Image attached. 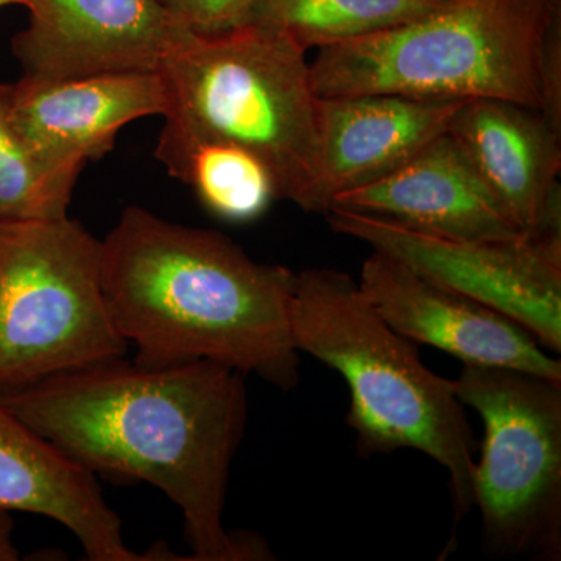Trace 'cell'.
<instances>
[{"instance_id": "obj_19", "label": "cell", "mask_w": 561, "mask_h": 561, "mask_svg": "<svg viewBox=\"0 0 561 561\" xmlns=\"http://www.w3.org/2000/svg\"><path fill=\"white\" fill-rule=\"evenodd\" d=\"M262 0H160L181 25L202 36L224 35L253 22Z\"/></svg>"}, {"instance_id": "obj_18", "label": "cell", "mask_w": 561, "mask_h": 561, "mask_svg": "<svg viewBox=\"0 0 561 561\" xmlns=\"http://www.w3.org/2000/svg\"><path fill=\"white\" fill-rule=\"evenodd\" d=\"M184 183L221 220L243 224L257 219L275 201L265 165L250 151L227 142H206L192 153Z\"/></svg>"}, {"instance_id": "obj_6", "label": "cell", "mask_w": 561, "mask_h": 561, "mask_svg": "<svg viewBox=\"0 0 561 561\" xmlns=\"http://www.w3.org/2000/svg\"><path fill=\"white\" fill-rule=\"evenodd\" d=\"M102 287V241L79 221L0 224V397L121 359Z\"/></svg>"}, {"instance_id": "obj_7", "label": "cell", "mask_w": 561, "mask_h": 561, "mask_svg": "<svg viewBox=\"0 0 561 561\" xmlns=\"http://www.w3.org/2000/svg\"><path fill=\"white\" fill-rule=\"evenodd\" d=\"M485 426L472 497L493 556L561 559V382L465 365L454 381Z\"/></svg>"}, {"instance_id": "obj_5", "label": "cell", "mask_w": 561, "mask_h": 561, "mask_svg": "<svg viewBox=\"0 0 561 561\" xmlns=\"http://www.w3.org/2000/svg\"><path fill=\"white\" fill-rule=\"evenodd\" d=\"M561 0H451L408 24L319 49V98L493 99L541 111L542 55Z\"/></svg>"}, {"instance_id": "obj_4", "label": "cell", "mask_w": 561, "mask_h": 561, "mask_svg": "<svg viewBox=\"0 0 561 561\" xmlns=\"http://www.w3.org/2000/svg\"><path fill=\"white\" fill-rule=\"evenodd\" d=\"M290 328L298 353L348 383L346 424L360 456L415 449L449 472L454 524L445 553L456 551L457 527L474 507L478 442L454 381L421 362L413 342L391 330L348 273H297Z\"/></svg>"}, {"instance_id": "obj_3", "label": "cell", "mask_w": 561, "mask_h": 561, "mask_svg": "<svg viewBox=\"0 0 561 561\" xmlns=\"http://www.w3.org/2000/svg\"><path fill=\"white\" fill-rule=\"evenodd\" d=\"M306 54L257 24L216 36L184 33L158 69L168 111L154 157L169 175L184 181L202 144H234L265 165L276 198L300 206L320 144V98Z\"/></svg>"}, {"instance_id": "obj_21", "label": "cell", "mask_w": 561, "mask_h": 561, "mask_svg": "<svg viewBox=\"0 0 561 561\" xmlns=\"http://www.w3.org/2000/svg\"><path fill=\"white\" fill-rule=\"evenodd\" d=\"M10 5H24V0H0V10Z\"/></svg>"}, {"instance_id": "obj_8", "label": "cell", "mask_w": 561, "mask_h": 561, "mask_svg": "<svg viewBox=\"0 0 561 561\" xmlns=\"http://www.w3.org/2000/svg\"><path fill=\"white\" fill-rule=\"evenodd\" d=\"M327 219L335 232L504 313L542 348L561 353V239L459 241L342 208L328 210Z\"/></svg>"}, {"instance_id": "obj_15", "label": "cell", "mask_w": 561, "mask_h": 561, "mask_svg": "<svg viewBox=\"0 0 561 561\" xmlns=\"http://www.w3.org/2000/svg\"><path fill=\"white\" fill-rule=\"evenodd\" d=\"M0 508L35 513L72 531L91 561H144L122 537L98 476L55 448L0 400Z\"/></svg>"}, {"instance_id": "obj_12", "label": "cell", "mask_w": 561, "mask_h": 561, "mask_svg": "<svg viewBox=\"0 0 561 561\" xmlns=\"http://www.w3.org/2000/svg\"><path fill=\"white\" fill-rule=\"evenodd\" d=\"M168 94L160 72L103 73L49 80L22 76L10 84V114L44 161L83 171L113 150L125 125L164 116Z\"/></svg>"}, {"instance_id": "obj_1", "label": "cell", "mask_w": 561, "mask_h": 561, "mask_svg": "<svg viewBox=\"0 0 561 561\" xmlns=\"http://www.w3.org/2000/svg\"><path fill=\"white\" fill-rule=\"evenodd\" d=\"M0 400L92 474L162 491L183 513L191 560L272 559L256 535L224 526L249 420L241 373L213 360L149 367L121 357Z\"/></svg>"}, {"instance_id": "obj_10", "label": "cell", "mask_w": 561, "mask_h": 561, "mask_svg": "<svg viewBox=\"0 0 561 561\" xmlns=\"http://www.w3.org/2000/svg\"><path fill=\"white\" fill-rule=\"evenodd\" d=\"M387 324L413 343L434 346L463 365L512 368L561 382V362L522 324L423 278L408 265L373 251L357 280Z\"/></svg>"}, {"instance_id": "obj_14", "label": "cell", "mask_w": 561, "mask_h": 561, "mask_svg": "<svg viewBox=\"0 0 561 561\" xmlns=\"http://www.w3.org/2000/svg\"><path fill=\"white\" fill-rule=\"evenodd\" d=\"M332 208L370 214L411 230L459 241L527 239L448 131L383 179L337 195Z\"/></svg>"}, {"instance_id": "obj_9", "label": "cell", "mask_w": 561, "mask_h": 561, "mask_svg": "<svg viewBox=\"0 0 561 561\" xmlns=\"http://www.w3.org/2000/svg\"><path fill=\"white\" fill-rule=\"evenodd\" d=\"M27 27L11 43L24 76L65 80L158 72L187 31L160 0H24Z\"/></svg>"}, {"instance_id": "obj_2", "label": "cell", "mask_w": 561, "mask_h": 561, "mask_svg": "<svg viewBox=\"0 0 561 561\" xmlns=\"http://www.w3.org/2000/svg\"><path fill=\"white\" fill-rule=\"evenodd\" d=\"M297 273L227 236L130 206L102 241V287L122 337L149 367L213 360L289 391L300 379L290 308Z\"/></svg>"}, {"instance_id": "obj_16", "label": "cell", "mask_w": 561, "mask_h": 561, "mask_svg": "<svg viewBox=\"0 0 561 561\" xmlns=\"http://www.w3.org/2000/svg\"><path fill=\"white\" fill-rule=\"evenodd\" d=\"M451 0H262L251 24L284 33L306 51L408 24Z\"/></svg>"}, {"instance_id": "obj_20", "label": "cell", "mask_w": 561, "mask_h": 561, "mask_svg": "<svg viewBox=\"0 0 561 561\" xmlns=\"http://www.w3.org/2000/svg\"><path fill=\"white\" fill-rule=\"evenodd\" d=\"M20 560L16 542H14V523L11 512L0 508V561Z\"/></svg>"}, {"instance_id": "obj_17", "label": "cell", "mask_w": 561, "mask_h": 561, "mask_svg": "<svg viewBox=\"0 0 561 561\" xmlns=\"http://www.w3.org/2000/svg\"><path fill=\"white\" fill-rule=\"evenodd\" d=\"M80 169L49 164L11 119L10 84L0 83V224L68 217Z\"/></svg>"}, {"instance_id": "obj_11", "label": "cell", "mask_w": 561, "mask_h": 561, "mask_svg": "<svg viewBox=\"0 0 561 561\" xmlns=\"http://www.w3.org/2000/svg\"><path fill=\"white\" fill-rule=\"evenodd\" d=\"M448 133L524 236L561 239V128L529 106L476 99Z\"/></svg>"}, {"instance_id": "obj_13", "label": "cell", "mask_w": 561, "mask_h": 561, "mask_svg": "<svg viewBox=\"0 0 561 561\" xmlns=\"http://www.w3.org/2000/svg\"><path fill=\"white\" fill-rule=\"evenodd\" d=\"M461 103L400 94L320 98L319 160L300 208L327 214L337 195L397 171L448 131Z\"/></svg>"}]
</instances>
